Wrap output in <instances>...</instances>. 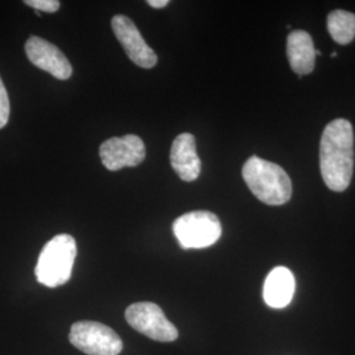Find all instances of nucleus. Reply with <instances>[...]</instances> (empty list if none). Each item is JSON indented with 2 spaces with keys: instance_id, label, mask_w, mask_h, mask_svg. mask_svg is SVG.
Segmentation results:
<instances>
[{
  "instance_id": "f257e3e1",
  "label": "nucleus",
  "mask_w": 355,
  "mask_h": 355,
  "mask_svg": "<svg viewBox=\"0 0 355 355\" xmlns=\"http://www.w3.org/2000/svg\"><path fill=\"white\" fill-rule=\"evenodd\" d=\"M320 168L330 190L343 192L354 168V132L350 121L336 119L325 127L320 144Z\"/></svg>"
},
{
  "instance_id": "f03ea898",
  "label": "nucleus",
  "mask_w": 355,
  "mask_h": 355,
  "mask_svg": "<svg viewBox=\"0 0 355 355\" xmlns=\"http://www.w3.org/2000/svg\"><path fill=\"white\" fill-rule=\"evenodd\" d=\"M242 177L249 190L262 203L282 205L291 199V179L277 164L254 155L242 167Z\"/></svg>"
},
{
  "instance_id": "7ed1b4c3",
  "label": "nucleus",
  "mask_w": 355,
  "mask_h": 355,
  "mask_svg": "<svg viewBox=\"0 0 355 355\" xmlns=\"http://www.w3.org/2000/svg\"><path fill=\"white\" fill-rule=\"evenodd\" d=\"M76 257V242L70 234H58L48 242L38 257V283L55 288L67 283Z\"/></svg>"
},
{
  "instance_id": "20e7f679",
  "label": "nucleus",
  "mask_w": 355,
  "mask_h": 355,
  "mask_svg": "<svg viewBox=\"0 0 355 355\" xmlns=\"http://www.w3.org/2000/svg\"><path fill=\"white\" fill-rule=\"evenodd\" d=\"M173 230L183 249H204L215 245L221 237L218 217L208 211H193L178 217Z\"/></svg>"
},
{
  "instance_id": "39448f33",
  "label": "nucleus",
  "mask_w": 355,
  "mask_h": 355,
  "mask_svg": "<svg viewBox=\"0 0 355 355\" xmlns=\"http://www.w3.org/2000/svg\"><path fill=\"white\" fill-rule=\"evenodd\" d=\"M70 343L87 355H117L123 341L110 327L96 321H78L70 330Z\"/></svg>"
},
{
  "instance_id": "423d86ee",
  "label": "nucleus",
  "mask_w": 355,
  "mask_h": 355,
  "mask_svg": "<svg viewBox=\"0 0 355 355\" xmlns=\"http://www.w3.org/2000/svg\"><path fill=\"white\" fill-rule=\"evenodd\" d=\"M128 324L141 334L158 343H173L178 338V329L170 322L164 311L154 303H135L125 311Z\"/></svg>"
},
{
  "instance_id": "0eeeda50",
  "label": "nucleus",
  "mask_w": 355,
  "mask_h": 355,
  "mask_svg": "<svg viewBox=\"0 0 355 355\" xmlns=\"http://www.w3.org/2000/svg\"><path fill=\"white\" fill-rule=\"evenodd\" d=\"M145 144L136 135L112 137L104 141L99 149L103 165L111 171L135 167L145 159Z\"/></svg>"
},
{
  "instance_id": "6e6552de",
  "label": "nucleus",
  "mask_w": 355,
  "mask_h": 355,
  "mask_svg": "<svg viewBox=\"0 0 355 355\" xmlns=\"http://www.w3.org/2000/svg\"><path fill=\"white\" fill-rule=\"evenodd\" d=\"M112 29L114 36L123 45L129 60L144 69H152L157 62L158 57L152 48L146 44L142 37L139 28L124 15H116L112 19Z\"/></svg>"
},
{
  "instance_id": "1a4fd4ad",
  "label": "nucleus",
  "mask_w": 355,
  "mask_h": 355,
  "mask_svg": "<svg viewBox=\"0 0 355 355\" xmlns=\"http://www.w3.org/2000/svg\"><path fill=\"white\" fill-rule=\"evenodd\" d=\"M26 53L32 64L57 79L64 80L73 74V67L64 53L44 38H29L26 44Z\"/></svg>"
},
{
  "instance_id": "9d476101",
  "label": "nucleus",
  "mask_w": 355,
  "mask_h": 355,
  "mask_svg": "<svg viewBox=\"0 0 355 355\" xmlns=\"http://www.w3.org/2000/svg\"><path fill=\"white\" fill-rule=\"evenodd\" d=\"M170 161L182 180L193 182L199 178L202 161L196 153V140L191 133H182L173 141Z\"/></svg>"
},
{
  "instance_id": "9b49d317",
  "label": "nucleus",
  "mask_w": 355,
  "mask_h": 355,
  "mask_svg": "<svg viewBox=\"0 0 355 355\" xmlns=\"http://www.w3.org/2000/svg\"><path fill=\"white\" fill-rule=\"evenodd\" d=\"M295 277L287 267H275L270 271L263 286V299L266 304L282 309L291 303L295 295Z\"/></svg>"
},
{
  "instance_id": "f8f14e48",
  "label": "nucleus",
  "mask_w": 355,
  "mask_h": 355,
  "mask_svg": "<svg viewBox=\"0 0 355 355\" xmlns=\"http://www.w3.org/2000/svg\"><path fill=\"white\" fill-rule=\"evenodd\" d=\"M287 57L292 70L299 76H306L315 69L316 49L313 40L305 31H293L287 38Z\"/></svg>"
},
{
  "instance_id": "ddd939ff",
  "label": "nucleus",
  "mask_w": 355,
  "mask_h": 355,
  "mask_svg": "<svg viewBox=\"0 0 355 355\" xmlns=\"http://www.w3.org/2000/svg\"><path fill=\"white\" fill-rule=\"evenodd\" d=\"M328 31L331 38L340 44H350L355 37V15L343 10H336L328 16Z\"/></svg>"
},
{
  "instance_id": "4468645a",
  "label": "nucleus",
  "mask_w": 355,
  "mask_h": 355,
  "mask_svg": "<svg viewBox=\"0 0 355 355\" xmlns=\"http://www.w3.org/2000/svg\"><path fill=\"white\" fill-rule=\"evenodd\" d=\"M10 119V99L4 83L0 78V129L6 127Z\"/></svg>"
},
{
  "instance_id": "2eb2a0df",
  "label": "nucleus",
  "mask_w": 355,
  "mask_h": 355,
  "mask_svg": "<svg viewBox=\"0 0 355 355\" xmlns=\"http://www.w3.org/2000/svg\"><path fill=\"white\" fill-rule=\"evenodd\" d=\"M24 3L26 6H29L37 11H44V12L48 13L57 12L61 6V3L57 0H26Z\"/></svg>"
},
{
  "instance_id": "dca6fc26",
  "label": "nucleus",
  "mask_w": 355,
  "mask_h": 355,
  "mask_svg": "<svg viewBox=\"0 0 355 355\" xmlns=\"http://www.w3.org/2000/svg\"><path fill=\"white\" fill-rule=\"evenodd\" d=\"M168 3H170L168 0H149V1H148V4H149L150 7H153V8H157V10L164 8V7H166Z\"/></svg>"
},
{
  "instance_id": "f3484780",
  "label": "nucleus",
  "mask_w": 355,
  "mask_h": 355,
  "mask_svg": "<svg viewBox=\"0 0 355 355\" xmlns=\"http://www.w3.org/2000/svg\"><path fill=\"white\" fill-rule=\"evenodd\" d=\"M330 57H331V58H334V57H337V53H336V51H334V53H331V54H330Z\"/></svg>"
}]
</instances>
